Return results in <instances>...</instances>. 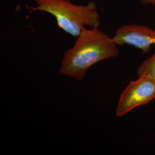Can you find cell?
<instances>
[{"mask_svg":"<svg viewBox=\"0 0 155 155\" xmlns=\"http://www.w3.org/2000/svg\"><path fill=\"white\" fill-rule=\"evenodd\" d=\"M140 3L144 5L151 6L155 8V0H140Z\"/></svg>","mask_w":155,"mask_h":155,"instance_id":"obj_6","label":"cell"},{"mask_svg":"<svg viewBox=\"0 0 155 155\" xmlns=\"http://www.w3.org/2000/svg\"><path fill=\"white\" fill-rule=\"evenodd\" d=\"M31 11L47 12L55 18L57 25L66 33L77 38L85 27L100 26L99 13L94 2L77 5L69 0H33Z\"/></svg>","mask_w":155,"mask_h":155,"instance_id":"obj_2","label":"cell"},{"mask_svg":"<svg viewBox=\"0 0 155 155\" xmlns=\"http://www.w3.org/2000/svg\"><path fill=\"white\" fill-rule=\"evenodd\" d=\"M155 99V82L145 75L131 81L122 91L117 106V116L122 117L134 109Z\"/></svg>","mask_w":155,"mask_h":155,"instance_id":"obj_3","label":"cell"},{"mask_svg":"<svg viewBox=\"0 0 155 155\" xmlns=\"http://www.w3.org/2000/svg\"><path fill=\"white\" fill-rule=\"evenodd\" d=\"M112 39L117 45H132L145 54L155 45V31L144 25L127 24L118 28Z\"/></svg>","mask_w":155,"mask_h":155,"instance_id":"obj_4","label":"cell"},{"mask_svg":"<svg viewBox=\"0 0 155 155\" xmlns=\"http://www.w3.org/2000/svg\"><path fill=\"white\" fill-rule=\"evenodd\" d=\"M119 54L112 38L98 27L84 28L72 48L63 55L59 74L81 81L91 67Z\"/></svg>","mask_w":155,"mask_h":155,"instance_id":"obj_1","label":"cell"},{"mask_svg":"<svg viewBox=\"0 0 155 155\" xmlns=\"http://www.w3.org/2000/svg\"><path fill=\"white\" fill-rule=\"evenodd\" d=\"M137 74L138 77L145 75L155 82V52L141 63L137 68Z\"/></svg>","mask_w":155,"mask_h":155,"instance_id":"obj_5","label":"cell"}]
</instances>
